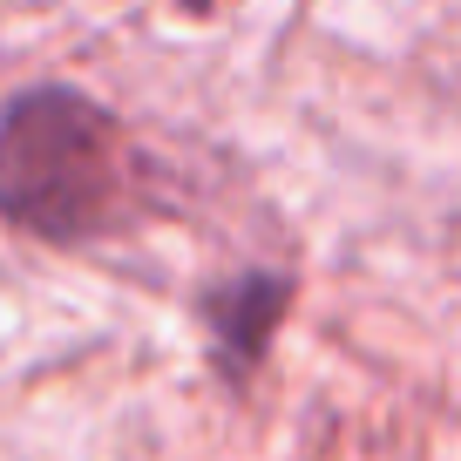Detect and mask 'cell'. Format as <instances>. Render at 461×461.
<instances>
[{"instance_id":"obj_1","label":"cell","mask_w":461,"mask_h":461,"mask_svg":"<svg viewBox=\"0 0 461 461\" xmlns=\"http://www.w3.org/2000/svg\"><path fill=\"white\" fill-rule=\"evenodd\" d=\"M130 197V143L95 95L68 82H34L0 102V224L88 245Z\"/></svg>"},{"instance_id":"obj_2","label":"cell","mask_w":461,"mask_h":461,"mask_svg":"<svg viewBox=\"0 0 461 461\" xmlns=\"http://www.w3.org/2000/svg\"><path fill=\"white\" fill-rule=\"evenodd\" d=\"M285 299H292V285L272 278V272H245L238 285H224V292L203 299V319H211V339H217L224 374H245V366L265 353V339H272Z\"/></svg>"}]
</instances>
